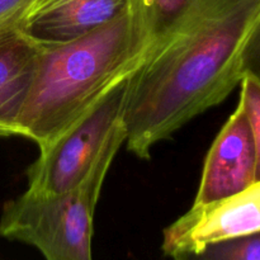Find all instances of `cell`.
<instances>
[{
	"instance_id": "1",
	"label": "cell",
	"mask_w": 260,
	"mask_h": 260,
	"mask_svg": "<svg viewBox=\"0 0 260 260\" xmlns=\"http://www.w3.org/2000/svg\"><path fill=\"white\" fill-rule=\"evenodd\" d=\"M260 0H193L156 38L129 80L123 123L127 150L149 159L203 112L222 103L244 75L243 52Z\"/></svg>"
},
{
	"instance_id": "10",
	"label": "cell",
	"mask_w": 260,
	"mask_h": 260,
	"mask_svg": "<svg viewBox=\"0 0 260 260\" xmlns=\"http://www.w3.org/2000/svg\"><path fill=\"white\" fill-rule=\"evenodd\" d=\"M239 102L245 111L253 132L256 151V182L260 180V81L250 74H244L240 81Z\"/></svg>"
},
{
	"instance_id": "7",
	"label": "cell",
	"mask_w": 260,
	"mask_h": 260,
	"mask_svg": "<svg viewBox=\"0 0 260 260\" xmlns=\"http://www.w3.org/2000/svg\"><path fill=\"white\" fill-rule=\"evenodd\" d=\"M134 0H45L28 18L23 32L42 45L85 36L124 12Z\"/></svg>"
},
{
	"instance_id": "8",
	"label": "cell",
	"mask_w": 260,
	"mask_h": 260,
	"mask_svg": "<svg viewBox=\"0 0 260 260\" xmlns=\"http://www.w3.org/2000/svg\"><path fill=\"white\" fill-rule=\"evenodd\" d=\"M40 51L41 43L23 30L0 35V139L20 136L19 119Z\"/></svg>"
},
{
	"instance_id": "2",
	"label": "cell",
	"mask_w": 260,
	"mask_h": 260,
	"mask_svg": "<svg viewBox=\"0 0 260 260\" xmlns=\"http://www.w3.org/2000/svg\"><path fill=\"white\" fill-rule=\"evenodd\" d=\"M156 42L142 0L73 41L42 45L19 119L20 137L40 149L85 116L114 86L132 78Z\"/></svg>"
},
{
	"instance_id": "12",
	"label": "cell",
	"mask_w": 260,
	"mask_h": 260,
	"mask_svg": "<svg viewBox=\"0 0 260 260\" xmlns=\"http://www.w3.org/2000/svg\"><path fill=\"white\" fill-rule=\"evenodd\" d=\"M45 0H0V35L23 29L28 18Z\"/></svg>"
},
{
	"instance_id": "3",
	"label": "cell",
	"mask_w": 260,
	"mask_h": 260,
	"mask_svg": "<svg viewBox=\"0 0 260 260\" xmlns=\"http://www.w3.org/2000/svg\"><path fill=\"white\" fill-rule=\"evenodd\" d=\"M123 121L81 183L55 196L24 192L5 202L0 216V236L37 249L45 260H93L94 213L111 165L126 142Z\"/></svg>"
},
{
	"instance_id": "9",
	"label": "cell",
	"mask_w": 260,
	"mask_h": 260,
	"mask_svg": "<svg viewBox=\"0 0 260 260\" xmlns=\"http://www.w3.org/2000/svg\"><path fill=\"white\" fill-rule=\"evenodd\" d=\"M173 260H260V231L223 239L197 251H180Z\"/></svg>"
},
{
	"instance_id": "13",
	"label": "cell",
	"mask_w": 260,
	"mask_h": 260,
	"mask_svg": "<svg viewBox=\"0 0 260 260\" xmlns=\"http://www.w3.org/2000/svg\"><path fill=\"white\" fill-rule=\"evenodd\" d=\"M243 71L260 81V14L244 47Z\"/></svg>"
},
{
	"instance_id": "11",
	"label": "cell",
	"mask_w": 260,
	"mask_h": 260,
	"mask_svg": "<svg viewBox=\"0 0 260 260\" xmlns=\"http://www.w3.org/2000/svg\"><path fill=\"white\" fill-rule=\"evenodd\" d=\"M151 18L156 38L184 15L193 0H142Z\"/></svg>"
},
{
	"instance_id": "6",
	"label": "cell",
	"mask_w": 260,
	"mask_h": 260,
	"mask_svg": "<svg viewBox=\"0 0 260 260\" xmlns=\"http://www.w3.org/2000/svg\"><path fill=\"white\" fill-rule=\"evenodd\" d=\"M255 182V144L249 119L239 102L208 150L193 205L226 200Z\"/></svg>"
},
{
	"instance_id": "4",
	"label": "cell",
	"mask_w": 260,
	"mask_h": 260,
	"mask_svg": "<svg viewBox=\"0 0 260 260\" xmlns=\"http://www.w3.org/2000/svg\"><path fill=\"white\" fill-rule=\"evenodd\" d=\"M129 80L114 86L52 144L40 149V156L27 170V192L55 196L80 184L113 129L123 121Z\"/></svg>"
},
{
	"instance_id": "5",
	"label": "cell",
	"mask_w": 260,
	"mask_h": 260,
	"mask_svg": "<svg viewBox=\"0 0 260 260\" xmlns=\"http://www.w3.org/2000/svg\"><path fill=\"white\" fill-rule=\"evenodd\" d=\"M260 231V180L243 192L210 205H193L162 233L161 250L172 258L223 239Z\"/></svg>"
}]
</instances>
